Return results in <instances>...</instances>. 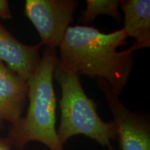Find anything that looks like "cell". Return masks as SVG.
I'll return each mask as SVG.
<instances>
[{"label":"cell","instance_id":"1","mask_svg":"<svg viewBox=\"0 0 150 150\" xmlns=\"http://www.w3.org/2000/svg\"><path fill=\"white\" fill-rule=\"evenodd\" d=\"M127 38L123 29L104 33L93 27H69L59 46V61L79 76L105 81L120 97L135 64L133 52L117 51L127 44Z\"/></svg>","mask_w":150,"mask_h":150},{"label":"cell","instance_id":"2","mask_svg":"<svg viewBox=\"0 0 150 150\" xmlns=\"http://www.w3.org/2000/svg\"><path fill=\"white\" fill-rule=\"evenodd\" d=\"M57 59L56 49L46 47L35 72L26 81L29 100L27 115L11 125L7 136L19 150L32 141L40 142L50 150H65L56 129L53 73Z\"/></svg>","mask_w":150,"mask_h":150},{"label":"cell","instance_id":"3","mask_svg":"<svg viewBox=\"0 0 150 150\" xmlns=\"http://www.w3.org/2000/svg\"><path fill=\"white\" fill-rule=\"evenodd\" d=\"M53 77L60 84L61 98L59 101L61 112L57 135L63 145L72 136L83 134L95 140L108 150H115L111 140H116L117 131L113 122H106L99 117L93 99L84 92L80 76L65 68L56 59Z\"/></svg>","mask_w":150,"mask_h":150},{"label":"cell","instance_id":"4","mask_svg":"<svg viewBox=\"0 0 150 150\" xmlns=\"http://www.w3.org/2000/svg\"><path fill=\"white\" fill-rule=\"evenodd\" d=\"M76 0H27L24 13L38 31L40 46L56 49L73 21Z\"/></svg>","mask_w":150,"mask_h":150},{"label":"cell","instance_id":"5","mask_svg":"<svg viewBox=\"0 0 150 150\" xmlns=\"http://www.w3.org/2000/svg\"><path fill=\"white\" fill-rule=\"evenodd\" d=\"M95 81L112 113V121L117 131L116 141L121 150H150L149 120L142 114L129 110L107 82L101 79Z\"/></svg>","mask_w":150,"mask_h":150},{"label":"cell","instance_id":"6","mask_svg":"<svg viewBox=\"0 0 150 150\" xmlns=\"http://www.w3.org/2000/svg\"><path fill=\"white\" fill-rule=\"evenodd\" d=\"M27 94V82L0 61V129L22 117Z\"/></svg>","mask_w":150,"mask_h":150},{"label":"cell","instance_id":"7","mask_svg":"<svg viewBox=\"0 0 150 150\" xmlns=\"http://www.w3.org/2000/svg\"><path fill=\"white\" fill-rule=\"evenodd\" d=\"M40 45H24L13 36L0 22V61L27 81L35 72L41 60Z\"/></svg>","mask_w":150,"mask_h":150},{"label":"cell","instance_id":"8","mask_svg":"<svg viewBox=\"0 0 150 150\" xmlns=\"http://www.w3.org/2000/svg\"><path fill=\"white\" fill-rule=\"evenodd\" d=\"M120 6L125 15L122 29L127 38L135 39L128 50L131 52L150 47V1L123 0Z\"/></svg>","mask_w":150,"mask_h":150},{"label":"cell","instance_id":"9","mask_svg":"<svg viewBox=\"0 0 150 150\" xmlns=\"http://www.w3.org/2000/svg\"><path fill=\"white\" fill-rule=\"evenodd\" d=\"M119 0H87L86 8L82 13L79 22L86 24L93 22L100 15H107L122 22V17L118 12Z\"/></svg>","mask_w":150,"mask_h":150},{"label":"cell","instance_id":"10","mask_svg":"<svg viewBox=\"0 0 150 150\" xmlns=\"http://www.w3.org/2000/svg\"><path fill=\"white\" fill-rule=\"evenodd\" d=\"M0 18L7 20L12 18L8 1L0 0Z\"/></svg>","mask_w":150,"mask_h":150},{"label":"cell","instance_id":"11","mask_svg":"<svg viewBox=\"0 0 150 150\" xmlns=\"http://www.w3.org/2000/svg\"><path fill=\"white\" fill-rule=\"evenodd\" d=\"M12 143L8 137L0 136V150H11Z\"/></svg>","mask_w":150,"mask_h":150}]
</instances>
